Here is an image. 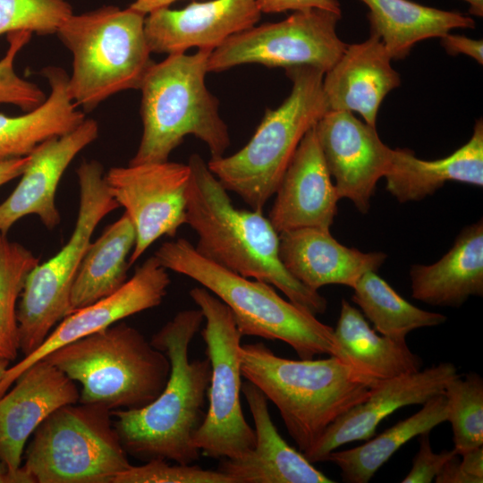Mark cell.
I'll use <instances>...</instances> for the list:
<instances>
[{
    "instance_id": "6da1fadb",
    "label": "cell",
    "mask_w": 483,
    "mask_h": 483,
    "mask_svg": "<svg viewBox=\"0 0 483 483\" xmlns=\"http://www.w3.org/2000/svg\"><path fill=\"white\" fill-rule=\"evenodd\" d=\"M204 320L202 311L178 312L150 339L171 369L162 392L148 404L111 411L127 454L142 462L162 459L192 464L200 456L193 436L207 413L210 363L189 360V347Z\"/></svg>"
},
{
    "instance_id": "7a4b0ae2",
    "label": "cell",
    "mask_w": 483,
    "mask_h": 483,
    "mask_svg": "<svg viewBox=\"0 0 483 483\" xmlns=\"http://www.w3.org/2000/svg\"><path fill=\"white\" fill-rule=\"evenodd\" d=\"M188 165L191 175L186 225L197 233V252L233 273L276 287L290 301L315 316L323 314L326 298L286 269L279 255V233L262 211L236 208L228 191L199 155L192 154Z\"/></svg>"
},
{
    "instance_id": "3957f363",
    "label": "cell",
    "mask_w": 483,
    "mask_h": 483,
    "mask_svg": "<svg viewBox=\"0 0 483 483\" xmlns=\"http://www.w3.org/2000/svg\"><path fill=\"white\" fill-rule=\"evenodd\" d=\"M242 376L271 401L302 453L338 417L370 395L375 380L336 356L290 360L263 343L242 344Z\"/></svg>"
},
{
    "instance_id": "277c9868",
    "label": "cell",
    "mask_w": 483,
    "mask_h": 483,
    "mask_svg": "<svg viewBox=\"0 0 483 483\" xmlns=\"http://www.w3.org/2000/svg\"><path fill=\"white\" fill-rule=\"evenodd\" d=\"M212 51L168 55L148 69L140 87L142 136L128 165L165 162L188 135L207 145L210 159L225 156L228 127L205 81Z\"/></svg>"
},
{
    "instance_id": "5b68a950",
    "label": "cell",
    "mask_w": 483,
    "mask_h": 483,
    "mask_svg": "<svg viewBox=\"0 0 483 483\" xmlns=\"http://www.w3.org/2000/svg\"><path fill=\"white\" fill-rule=\"evenodd\" d=\"M155 256L167 270L195 280L231 310L242 335L280 340L301 359L338 357L334 328L282 298L273 285L240 275L199 255L188 240L163 243Z\"/></svg>"
},
{
    "instance_id": "8992f818",
    "label": "cell",
    "mask_w": 483,
    "mask_h": 483,
    "mask_svg": "<svg viewBox=\"0 0 483 483\" xmlns=\"http://www.w3.org/2000/svg\"><path fill=\"white\" fill-rule=\"evenodd\" d=\"M43 360L80 384L79 402L111 411L151 402L171 369L167 356L123 322L62 346Z\"/></svg>"
},
{
    "instance_id": "52a82bcc",
    "label": "cell",
    "mask_w": 483,
    "mask_h": 483,
    "mask_svg": "<svg viewBox=\"0 0 483 483\" xmlns=\"http://www.w3.org/2000/svg\"><path fill=\"white\" fill-rule=\"evenodd\" d=\"M292 89L275 109H267L249 142L236 153L210 159L208 166L222 185L251 209L263 211L304 135L328 111L325 72L311 66L286 68Z\"/></svg>"
},
{
    "instance_id": "ba28073f",
    "label": "cell",
    "mask_w": 483,
    "mask_h": 483,
    "mask_svg": "<svg viewBox=\"0 0 483 483\" xmlns=\"http://www.w3.org/2000/svg\"><path fill=\"white\" fill-rule=\"evenodd\" d=\"M145 18L130 7L106 5L72 13L57 30L72 55L68 91L83 112L121 91L140 89L155 63L146 40Z\"/></svg>"
},
{
    "instance_id": "9c48e42d",
    "label": "cell",
    "mask_w": 483,
    "mask_h": 483,
    "mask_svg": "<svg viewBox=\"0 0 483 483\" xmlns=\"http://www.w3.org/2000/svg\"><path fill=\"white\" fill-rule=\"evenodd\" d=\"M22 470L31 483H113L131 466L111 411L67 404L35 430Z\"/></svg>"
},
{
    "instance_id": "30bf717a",
    "label": "cell",
    "mask_w": 483,
    "mask_h": 483,
    "mask_svg": "<svg viewBox=\"0 0 483 483\" xmlns=\"http://www.w3.org/2000/svg\"><path fill=\"white\" fill-rule=\"evenodd\" d=\"M80 207L69 241L28 275L17 306L20 351L37 350L53 328L71 313L70 296L80 262L100 221L120 206L106 185L102 165L84 160L78 167Z\"/></svg>"
},
{
    "instance_id": "8fae6325",
    "label": "cell",
    "mask_w": 483,
    "mask_h": 483,
    "mask_svg": "<svg viewBox=\"0 0 483 483\" xmlns=\"http://www.w3.org/2000/svg\"><path fill=\"white\" fill-rule=\"evenodd\" d=\"M190 296L206 321L201 336L210 363L207 413L193 445L209 458L234 459L255 444L254 429L244 417L240 398L242 335L230 309L208 290L194 287Z\"/></svg>"
},
{
    "instance_id": "7c38bea8",
    "label": "cell",
    "mask_w": 483,
    "mask_h": 483,
    "mask_svg": "<svg viewBox=\"0 0 483 483\" xmlns=\"http://www.w3.org/2000/svg\"><path fill=\"white\" fill-rule=\"evenodd\" d=\"M341 17V13L310 8L295 11L278 22L254 25L213 50L208 71L219 72L241 64H259L284 69L311 66L326 73L347 47L336 32Z\"/></svg>"
},
{
    "instance_id": "4fadbf2b",
    "label": "cell",
    "mask_w": 483,
    "mask_h": 483,
    "mask_svg": "<svg viewBox=\"0 0 483 483\" xmlns=\"http://www.w3.org/2000/svg\"><path fill=\"white\" fill-rule=\"evenodd\" d=\"M188 164L157 162L112 167L105 180L112 197L123 207L136 233L129 266L157 240L174 237L186 224Z\"/></svg>"
},
{
    "instance_id": "5bb4252c",
    "label": "cell",
    "mask_w": 483,
    "mask_h": 483,
    "mask_svg": "<svg viewBox=\"0 0 483 483\" xmlns=\"http://www.w3.org/2000/svg\"><path fill=\"white\" fill-rule=\"evenodd\" d=\"M314 128L339 199L351 200L367 214L377 183L388 171L393 148L380 140L376 127L351 112L327 111Z\"/></svg>"
},
{
    "instance_id": "9a60e30c",
    "label": "cell",
    "mask_w": 483,
    "mask_h": 483,
    "mask_svg": "<svg viewBox=\"0 0 483 483\" xmlns=\"http://www.w3.org/2000/svg\"><path fill=\"white\" fill-rule=\"evenodd\" d=\"M170 283L167 269L155 255L149 257L120 289L68 314L37 350L9 367L0 385V394L3 395L28 368L56 349L158 306Z\"/></svg>"
},
{
    "instance_id": "2e32d148",
    "label": "cell",
    "mask_w": 483,
    "mask_h": 483,
    "mask_svg": "<svg viewBox=\"0 0 483 483\" xmlns=\"http://www.w3.org/2000/svg\"><path fill=\"white\" fill-rule=\"evenodd\" d=\"M460 376L451 362H441L425 369L379 380L368 399L338 417L303 455L311 463L325 462L326 455L351 442L374 436L380 422L395 411L423 404L444 394L446 385Z\"/></svg>"
},
{
    "instance_id": "e0dca14e",
    "label": "cell",
    "mask_w": 483,
    "mask_h": 483,
    "mask_svg": "<svg viewBox=\"0 0 483 483\" xmlns=\"http://www.w3.org/2000/svg\"><path fill=\"white\" fill-rule=\"evenodd\" d=\"M258 0L193 1L182 9L163 8L145 18L151 53L179 54L192 47L215 50L232 36L258 23Z\"/></svg>"
},
{
    "instance_id": "ac0fdd59",
    "label": "cell",
    "mask_w": 483,
    "mask_h": 483,
    "mask_svg": "<svg viewBox=\"0 0 483 483\" xmlns=\"http://www.w3.org/2000/svg\"><path fill=\"white\" fill-rule=\"evenodd\" d=\"M0 397V456L16 473L38 427L62 406L79 402L73 380L45 360L28 368Z\"/></svg>"
},
{
    "instance_id": "d6986e66",
    "label": "cell",
    "mask_w": 483,
    "mask_h": 483,
    "mask_svg": "<svg viewBox=\"0 0 483 483\" xmlns=\"http://www.w3.org/2000/svg\"><path fill=\"white\" fill-rule=\"evenodd\" d=\"M98 124L85 119L76 129L48 139L30 154V162L12 194L0 204V233L28 215H36L47 229L60 221L55 205L59 182L73 158L98 137Z\"/></svg>"
},
{
    "instance_id": "ffe728a7",
    "label": "cell",
    "mask_w": 483,
    "mask_h": 483,
    "mask_svg": "<svg viewBox=\"0 0 483 483\" xmlns=\"http://www.w3.org/2000/svg\"><path fill=\"white\" fill-rule=\"evenodd\" d=\"M314 127L301 140L275 191L268 220L278 233L307 227L330 230L337 214L340 199Z\"/></svg>"
},
{
    "instance_id": "44dd1931",
    "label": "cell",
    "mask_w": 483,
    "mask_h": 483,
    "mask_svg": "<svg viewBox=\"0 0 483 483\" xmlns=\"http://www.w3.org/2000/svg\"><path fill=\"white\" fill-rule=\"evenodd\" d=\"M255 433L253 448L234 459L220 460L217 470L233 483H332L279 434L272 421L267 399L252 383L242 384Z\"/></svg>"
},
{
    "instance_id": "7402d4cb",
    "label": "cell",
    "mask_w": 483,
    "mask_h": 483,
    "mask_svg": "<svg viewBox=\"0 0 483 483\" xmlns=\"http://www.w3.org/2000/svg\"><path fill=\"white\" fill-rule=\"evenodd\" d=\"M377 36L347 45L341 58L323 78L328 111L356 112L376 127L378 109L386 96L401 84L400 74Z\"/></svg>"
},
{
    "instance_id": "603a6c76",
    "label": "cell",
    "mask_w": 483,
    "mask_h": 483,
    "mask_svg": "<svg viewBox=\"0 0 483 483\" xmlns=\"http://www.w3.org/2000/svg\"><path fill=\"white\" fill-rule=\"evenodd\" d=\"M279 255L286 269L307 287L329 284L352 288L369 271H377L387 256L343 245L321 228H299L279 233Z\"/></svg>"
},
{
    "instance_id": "cb8c5ba5",
    "label": "cell",
    "mask_w": 483,
    "mask_h": 483,
    "mask_svg": "<svg viewBox=\"0 0 483 483\" xmlns=\"http://www.w3.org/2000/svg\"><path fill=\"white\" fill-rule=\"evenodd\" d=\"M384 178L386 191L400 203L421 200L451 181L482 187V119L476 121L468 142L444 158L423 160L409 148L393 149Z\"/></svg>"
},
{
    "instance_id": "d4e9b609",
    "label": "cell",
    "mask_w": 483,
    "mask_h": 483,
    "mask_svg": "<svg viewBox=\"0 0 483 483\" xmlns=\"http://www.w3.org/2000/svg\"><path fill=\"white\" fill-rule=\"evenodd\" d=\"M412 298L439 307H461L483 295V221L464 227L452 248L430 265L410 269Z\"/></svg>"
},
{
    "instance_id": "484cf974",
    "label": "cell",
    "mask_w": 483,
    "mask_h": 483,
    "mask_svg": "<svg viewBox=\"0 0 483 483\" xmlns=\"http://www.w3.org/2000/svg\"><path fill=\"white\" fill-rule=\"evenodd\" d=\"M41 75L50 87L42 105L18 116L0 114V162L28 156L45 140L73 131L86 119L71 98L63 68L47 66Z\"/></svg>"
},
{
    "instance_id": "4316f807",
    "label": "cell",
    "mask_w": 483,
    "mask_h": 483,
    "mask_svg": "<svg viewBox=\"0 0 483 483\" xmlns=\"http://www.w3.org/2000/svg\"><path fill=\"white\" fill-rule=\"evenodd\" d=\"M338 358L359 372L385 380L421 369L422 360L401 342L370 327L361 311L343 299L336 327L334 328Z\"/></svg>"
},
{
    "instance_id": "83f0119b",
    "label": "cell",
    "mask_w": 483,
    "mask_h": 483,
    "mask_svg": "<svg viewBox=\"0 0 483 483\" xmlns=\"http://www.w3.org/2000/svg\"><path fill=\"white\" fill-rule=\"evenodd\" d=\"M369 8L370 34L384 44L392 60H402L415 44L442 38L453 29L474 28L472 18L411 0H360Z\"/></svg>"
},
{
    "instance_id": "f1b7e54d",
    "label": "cell",
    "mask_w": 483,
    "mask_h": 483,
    "mask_svg": "<svg viewBox=\"0 0 483 483\" xmlns=\"http://www.w3.org/2000/svg\"><path fill=\"white\" fill-rule=\"evenodd\" d=\"M135 241L134 226L124 213L89 243L72 284L71 312L114 293L125 284Z\"/></svg>"
},
{
    "instance_id": "f546056e",
    "label": "cell",
    "mask_w": 483,
    "mask_h": 483,
    "mask_svg": "<svg viewBox=\"0 0 483 483\" xmlns=\"http://www.w3.org/2000/svg\"><path fill=\"white\" fill-rule=\"evenodd\" d=\"M422 405L419 411L377 436L366 440L365 444L343 451H332L325 461L340 469L343 482L368 483L408 441L446 421L447 406L444 394L435 396Z\"/></svg>"
},
{
    "instance_id": "4dcf8cb0",
    "label": "cell",
    "mask_w": 483,
    "mask_h": 483,
    "mask_svg": "<svg viewBox=\"0 0 483 483\" xmlns=\"http://www.w3.org/2000/svg\"><path fill=\"white\" fill-rule=\"evenodd\" d=\"M352 301L374 329L392 339L406 342L407 335L421 327L444 324L441 313L421 309L402 298L376 271L365 273L352 287Z\"/></svg>"
},
{
    "instance_id": "1f68e13d",
    "label": "cell",
    "mask_w": 483,
    "mask_h": 483,
    "mask_svg": "<svg viewBox=\"0 0 483 483\" xmlns=\"http://www.w3.org/2000/svg\"><path fill=\"white\" fill-rule=\"evenodd\" d=\"M39 258L0 233V358L10 361L20 351L17 306L26 278Z\"/></svg>"
},
{
    "instance_id": "d6a6232c",
    "label": "cell",
    "mask_w": 483,
    "mask_h": 483,
    "mask_svg": "<svg viewBox=\"0 0 483 483\" xmlns=\"http://www.w3.org/2000/svg\"><path fill=\"white\" fill-rule=\"evenodd\" d=\"M447 418L453 449L462 453L483 445V379L474 372L458 376L445 386Z\"/></svg>"
},
{
    "instance_id": "836d02e7",
    "label": "cell",
    "mask_w": 483,
    "mask_h": 483,
    "mask_svg": "<svg viewBox=\"0 0 483 483\" xmlns=\"http://www.w3.org/2000/svg\"><path fill=\"white\" fill-rule=\"evenodd\" d=\"M72 14L66 0H0V36L14 31L56 34Z\"/></svg>"
},
{
    "instance_id": "e575fe53",
    "label": "cell",
    "mask_w": 483,
    "mask_h": 483,
    "mask_svg": "<svg viewBox=\"0 0 483 483\" xmlns=\"http://www.w3.org/2000/svg\"><path fill=\"white\" fill-rule=\"evenodd\" d=\"M8 47L0 59V104L13 105L30 112L42 105L47 97L35 83L20 77L14 70V60L19 52L30 40V31L6 34Z\"/></svg>"
},
{
    "instance_id": "d590c367",
    "label": "cell",
    "mask_w": 483,
    "mask_h": 483,
    "mask_svg": "<svg viewBox=\"0 0 483 483\" xmlns=\"http://www.w3.org/2000/svg\"><path fill=\"white\" fill-rule=\"evenodd\" d=\"M142 465H131L119 473L113 483H233L223 472L204 470L198 465L155 459Z\"/></svg>"
},
{
    "instance_id": "8d00e7d4",
    "label": "cell",
    "mask_w": 483,
    "mask_h": 483,
    "mask_svg": "<svg viewBox=\"0 0 483 483\" xmlns=\"http://www.w3.org/2000/svg\"><path fill=\"white\" fill-rule=\"evenodd\" d=\"M419 448L413 458L412 467L402 483H430L442 470L445 463L458 454L455 450H443L436 453L433 451L429 432L419 436Z\"/></svg>"
},
{
    "instance_id": "74e56055",
    "label": "cell",
    "mask_w": 483,
    "mask_h": 483,
    "mask_svg": "<svg viewBox=\"0 0 483 483\" xmlns=\"http://www.w3.org/2000/svg\"><path fill=\"white\" fill-rule=\"evenodd\" d=\"M258 4L264 13L318 8L342 14L338 0H258Z\"/></svg>"
},
{
    "instance_id": "f35d334b",
    "label": "cell",
    "mask_w": 483,
    "mask_h": 483,
    "mask_svg": "<svg viewBox=\"0 0 483 483\" xmlns=\"http://www.w3.org/2000/svg\"><path fill=\"white\" fill-rule=\"evenodd\" d=\"M440 38L442 47L449 55H455L463 54L470 56L479 64H482V39H472L465 36L451 34L450 32Z\"/></svg>"
},
{
    "instance_id": "ab89813d",
    "label": "cell",
    "mask_w": 483,
    "mask_h": 483,
    "mask_svg": "<svg viewBox=\"0 0 483 483\" xmlns=\"http://www.w3.org/2000/svg\"><path fill=\"white\" fill-rule=\"evenodd\" d=\"M460 455L456 454L450 458L436 476V483H479V481L465 473L460 465Z\"/></svg>"
},
{
    "instance_id": "60d3db41",
    "label": "cell",
    "mask_w": 483,
    "mask_h": 483,
    "mask_svg": "<svg viewBox=\"0 0 483 483\" xmlns=\"http://www.w3.org/2000/svg\"><path fill=\"white\" fill-rule=\"evenodd\" d=\"M460 465L468 475L483 482V445L462 453Z\"/></svg>"
},
{
    "instance_id": "b9f144b4",
    "label": "cell",
    "mask_w": 483,
    "mask_h": 483,
    "mask_svg": "<svg viewBox=\"0 0 483 483\" xmlns=\"http://www.w3.org/2000/svg\"><path fill=\"white\" fill-rule=\"evenodd\" d=\"M30 155L0 162V186L21 176L26 169Z\"/></svg>"
},
{
    "instance_id": "7bdbcfd3",
    "label": "cell",
    "mask_w": 483,
    "mask_h": 483,
    "mask_svg": "<svg viewBox=\"0 0 483 483\" xmlns=\"http://www.w3.org/2000/svg\"><path fill=\"white\" fill-rule=\"evenodd\" d=\"M178 0H135L129 7L145 15L169 7Z\"/></svg>"
},
{
    "instance_id": "ee69618b",
    "label": "cell",
    "mask_w": 483,
    "mask_h": 483,
    "mask_svg": "<svg viewBox=\"0 0 483 483\" xmlns=\"http://www.w3.org/2000/svg\"><path fill=\"white\" fill-rule=\"evenodd\" d=\"M0 483H31L21 466L16 473L12 472L0 456Z\"/></svg>"
},
{
    "instance_id": "f6af8a7d",
    "label": "cell",
    "mask_w": 483,
    "mask_h": 483,
    "mask_svg": "<svg viewBox=\"0 0 483 483\" xmlns=\"http://www.w3.org/2000/svg\"><path fill=\"white\" fill-rule=\"evenodd\" d=\"M469 4V13L477 17L483 16V0H463Z\"/></svg>"
},
{
    "instance_id": "bcb514c9",
    "label": "cell",
    "mask_w": 483,
    "mask_h": 483,
    "mask_svg": "<svg viewBox=\"0 0 483 483\" xmlns=\"http://www.w3.org/2000/svg\"><path fill=\"white\" fill-rule=\"evenodd\" d=\"M9 361L0 358V385L4 377V374L9 368Z\"/></svg>"
}]
</instances>
